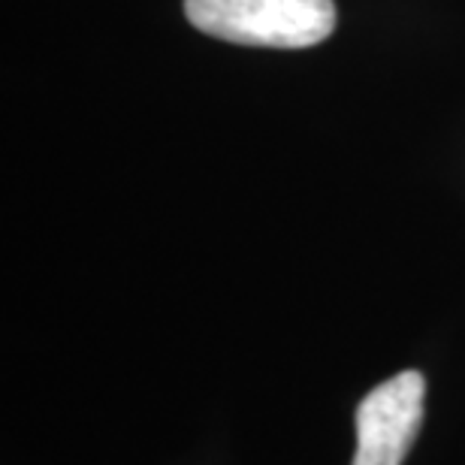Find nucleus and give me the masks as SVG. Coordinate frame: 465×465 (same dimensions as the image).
Wrapping results in <instances>:
<instances>
[{
	"label": "nucleus",
	"instance_id": "nucleus-1",
	"mask_svg": "<svg viewBox=\"0 0 465 465\" xmlns=\"http://www.w3.org/2000/svg\"><path fill=\"white\" fill-rule=\"evenodd\" d=\"M197 31L239 45L309 49L336 31L332 0H184Z\"/></svg>",
	"mask_w": 465,
	"mask_h": 465
},
{
	"label": "nucleus",
	"instance_id": "nucleus-2",
	"mask_svg": "<svg viewBox=\"0 0 465 465\" xmlns=\"http://www.w3.org/2000/svg\"><path fill=\"white\" fill-rule=\"evenodd\" d=\"M426 381L408 369L369 390L357 405V453L353 465H402L423 423Z\"/></svg>",
	"mask_w": 465,
	"mask_h": 465
}]
</instances>
